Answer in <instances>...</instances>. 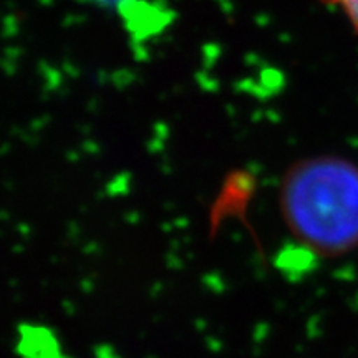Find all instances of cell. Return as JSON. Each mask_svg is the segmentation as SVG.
I'll list each match as a JSON object with an SVG mask.
<instances>
[{
    "label": "cell",
    "instance_id": "obj_2",
    "mask_svg": "<svg viewBox=\"0 0 358 358\" xmlns=\"http://www.w3.org/2000/svg\"><path fill=\"white\" fill-rule=\"evenodd\" d=\"M320 2L338 7L340 10L345 13L348 22H350V25L358 34V0H320Z\"/></svg>",
    "mask_w": 358,
    "mask_h": 358
},
{
    "label": "cell",
    "instance_id": "obj_1",
    "mask_svg": "<svg viewBox=\"0 0 358 358\" xmlns=\"http://www.w3.org/2000/svg\"><path fill=\"white\" fill-rule=\"evenodd\" d=\"M280 204L292 234L320 254L358 245V168L340 158L297 163L284 179Z\"/></svg>",
    "mask_w": 358,
    "mask_h": 358
}]
</instances>
